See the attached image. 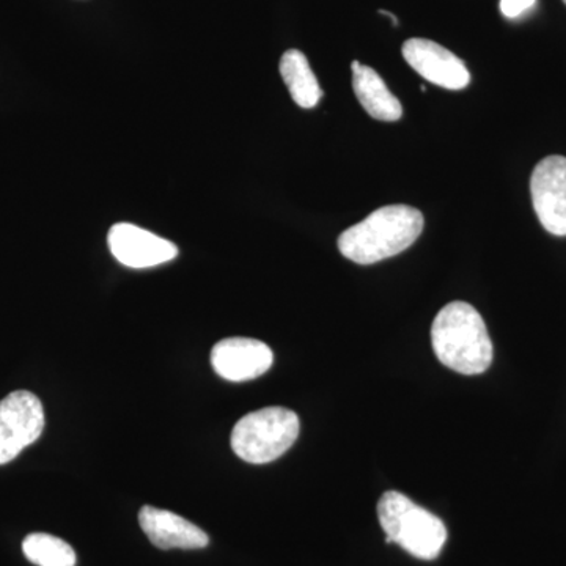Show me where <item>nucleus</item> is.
I'll use <instances>...</instances> for the list:
<instances>
[{
	"label": "nucleus",
	"mask_w": 566,
	"mask_h": 566,
	"mask_svg": "<svg viewBox=\"0 0 566 566\" xmlns=\"http://www.w3.org/2000/svg\"><path fill=\"white\" fill-rule=\"evenodd\" d=\"M273 363L274 354L270 346L255 338H223L211 352L216 374L232 382L259 378L270 370Z\"/></svg>",
	"instance_id": "9"
},
{
	"label": "nucleus",
	"mask_w": 566,
	"mask_h": 566,
	"mask_svg": "<svg viewBox=\"0 0 566 566\" xmlns=\"http://www.w3.org/2000/svg\"><path fill=\"white\" fill-rule=\"evenodd\" d=\"M436 357L457 374H485L493 364L494 349L482 315L463 301L447 304L431 327Z\"/></svg>",
	"instance_id": "2"
},
{
	"label": "nucleus",
	"mask_w": 566,
	"mask_h": 566,
	"mask_svg": "<svg viewBox=\"0 0 566 566\" xmlns=\"http://www.w3.org/2000/svg\"><path fill=\"white\" fill-rule=\"evenodd\" d=\"M279 69H281L282 80L297 106L303 109H314L315 106H318L323 91L303 52L286 51L282 55Z\"/></svg>",
	"instance_id": "12"
},
{
	"label": "nucleus",
	"mask_w": 566,
	"mask_h": 566,
	"mask_svg": "<svg viewBox=\"0 0 566 566\" xmlns=\"http://www.w3.org/2000/svg\"><path fill=\"white\" fill-rule=\"evenodd\" d=\"M139 524L148 539L159 549H202L210 543L208 535L196 524L155 506H142Z\"/></svg>",
	"instance_id": "10"
},
{
	"label": "nucleus",
	"mask_w": 566,
	"mask_h": 566,
	"mask_svg": "<svg viewBox=\"0 0 566 566\" xmlns=\"http://www.w3.org/2000/svg\"><path fill=\"white\" fill-rule=\"evenodd\" d=\"M44 422L43 405L29 390H17L0 400V465L39 441Z\"/></svg>",
	"instance_id": "5"
},
{
	"label": "nucleus",
	"mask_w": 566,
	"mask_h": 566,
	"mask_svg": "<svg viewBox=\"0 0 566 566\" xmlns=\"http://www.w3.org/2000/svg\"><path fill=\"white\" fill-rule=\"evenodd\" d=\"M534 6L535 0H501V11L506 18H517Z\"/></svg>",
	"instance_id": "14"
},
{
	"label": "nucleus",
	"mask_w": 566,
	"mask_h": 566,
	"mask_svg": "<svg viewBox=\"0 0 566 566\" xmlns=\"http://www.w3.org/2000/svg\"><path fill=\"white\" fill-rule=\"evenodd\" d=\"M353 88L365 112L379 122H397L403 115V107L397 96L387 87L382 77L370 66L352 63Z\"/></svg>",
	"instance_id": "11"
},
{
	"label": "nucleus",
	"mask_w": 566,
	"mask_h": 566,
	"mask_svg": "<svg viewBox=\"0 0 566 566\" xmlns=\"http://www.w3.org/2000/svg\"><path fill=\"white\" fill-rule=\"evenodd\" d=\"M532 202L546 232L566 237V158L549 156L531 178Z\"/></svg>",
	"instance_id": "6"
},
{
	"label": "nucleus",
	"mask_w": 566,
	"mask_h": 566,
	"mask_svg": "<svg viewBox=\"0 0 566 566\" xmlns=\"http://www.w3.org/2000/svg\"><path fill=\"white\" fill-rule=\"evenodd\" d=\"M564 2H565V6H566V0H564Z\"/></svg>",
	"instance_id": "15"
},
{
	"label": "nucleus",
	"mask_w": 566,
	"mask_h": 566,
	"mask_svg": "<svg viewBox=\"0 0 566 566\" xmlns=\"http://www.w3.org/2000/svg\"><path fill=\"white\" fill-rule=\"evenodd\" d=\"M423 214L408 205H389L349 227L338 237L345 259L374 264L405 252L423 232Z\"/></svg>",
	"instance_id": "1"
},
{
	"label": "nucleus",
	"mask_w": 566,
	"mask_h": 566,
	"mask_svg": "<svg viewBox=\"0 0 566 566\" xmlns=\"http://www.w3.org/2000/svg\"><path fill=\"white\" fill-rule=\"evenodd\" d=\"M300 430L296 412L271 406L238 420L232 431V449L245 463H271L296 442Z\"/></svg>",
	"instance_id": "4"
},
{
	"label": "nucleus",
	"mask_w": 566,
	"mask_h": 566,
	"mask_svg": "<svg viewBox=\"0 0 566 566\" xmlns=\"http://www.w3.org/2000/svg\"><path fill=\"white\" fill-rule=\"evenodd\" d=\"M107 244L118 262L134 270L172 262L178 255L177 245L166 238L128 222H118L111 227Z\"/></svg>",
	"instance_id": "7"
},
{
	"label": "nucleus",
	"mask_w": 566,
	"mask_h": 566,
	"mask_svg": "<svg viewBox=\"0 0 566 566\" xmlns=\"http://www.w3.org/2000/svg\"><path fill=\"white\" fill-rule=\"evenodd\" d=\"M401 52L411 69L431 84L447 91H463L471 82L464 62L434 41L411 39L406 41Z\"/></svg>",
	"instance_id": "8"
},
{
	"label": "nucleus",
	"mask_w": 566,
	"mask_h": 566,
	"mask_svg": "<svg viewBox=\"0 0 566 566\" xmlns=\"http://www.w3.org/2000/svg\"><path fill=\"white\" fill-rule=\"evenodd\" d=\"M378 517L387 543H397L420 560H434L444 549V523L398 491L382 494L378 502Z\"/></svg>",
	"instance_id": "3"
},
{
	"label": "nucleus",
	"mask_w": 566,
	"mask_h": 566,
	"mask_svg": "<svg viewBox=\"0 0 566 566\" xmlns=\"http://www.w3.org/2000/svg\"><path fill=\"white\" fill-rule=\"evenodd\" d=\"M22 553L36 566H76L77 562L73 547L50 534L25 536Z\"/></svg>",
	"instance_id": "13"
}]
</instances>
